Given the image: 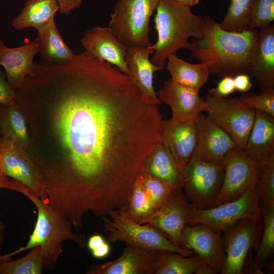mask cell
I'll return each mask as SVG.
<instances>
[{"label": "cell", "mask_w": 274, "mask_h": 274, "mask_svg": "<svg viewBox=\"0 0 274 274\" xmlns=\"http://www.w3.org/2000/svg\"><path fill=\"white\" fill-rule=\"evenodd\" d=\"M254 1L230 0L226 15L219 23L221 27L231 31H241L248 29Z\"/></svg>", "instance_id": "4dcf8cb0"}, {"label": "cell", "mask_w": 274, "mask_h": 274, "mask_svg": "<svg viewBox=\"0 0 274 274\" xmlns=\"http://www.w3.org/2000/svg\"><path fill=\"white\" fill-rule=\"evenodd\" d=\"M160 138L181 168L196 154L198 136L195 122L162 120Z\"/></svg>", "instance_id": "ac0fdd59"}, {"label": "cell", "mask_w": 274, "mask_h": 274, "mask_svg": "<svg viewBox=\"0 0 274 274\" xmlns=\"http://www.w3.org/2000/svg\"><path fill=\"white\" fill-rule=\"evenodd\" d=\"M142 172L167 183L174 189H182L181 168L161 138L147 156Z\"/></svg>", "instance_id": "603a6c76"}, {"label": "cell", "mask_w": 274, "mask_h": 274, "mask_svg": "<svg viewBox=\"0 0 274 274\" xmlns=\"http://www.w3.org/2000/svg\"><path fill=\"white\" fill-rule=\"evenodd\" d=\"M0 189H7L17 191L23 194L28 191L21 183L6 176L2 169L0 155Z\"/></svg>", "instance_id": "ab89813d"}, {"label": "cell", "mask_w": 274, "mask_h": 274, "mask_svg": "<svg viewBox=\"0 0 274 274\" xmlns=\"http://www.w3.org/2000/svg\"><path fill=\"white\" fill-rule=\"evenodd\" d=\"M199 91L170 79L164 82L163 86L156 93L161 101L171 109L172 119L195 122L199 114L207 110V104L200 97Z\"/></svg>", "instance_id": "2e32d148"}, {"label": "cell", "mask_w": 274, "mask_h": 274, "mask_svg": "<svg viewBox=\"0 0 274 274\" xmlns=\"http://www.w3.org/2000/svg\"><path fill=\"white\" fill-rule=\"evenodd\" d=\"M235 90L233 77L226 76L222 78L216 87L210 90L209 94L217 98H226Z\"/></svg>", "instance_id": "f35d334b"}, {"label": "cell", "mask_w": 274, "mask_h": 274, "mask_svg": "<svg viewBox=\"0 0 274 274\" xmlns=\"http://www.w3.org/2000/svg\"><path fill=\"white\" fill-rule=\"evenodd\" d=\"M243 150L249 157L259 162L274 154V117L256 111L254 120Z\"/></svg>", "instance_id": "cb8c5ba5"}, {"label": "cell", "mask_w": 274, "mask_h": 274, "mask_svg": "<svg viewBox=\"0 0 274 274\" xmlns=\"http://www.w3.org/2000/svg\"><path fill=\"white\" fill-rule=\"evenodd\" d=\"M166 63L172 80L198 90L208 82L210 75L205 64L189 63L178 57L176 54L169 55Z\"/></svg>", "instance_id": "83f0119b"}, {"label": "cell", "mask_w": 274, "mask_h": 274, "mask_svg": "<svg viewBox=\"0 0 274 274\" xmlns=\"http://www.w3.org/2000/svg\"><path fill=\"white\" fill-rule=\"evenodd\" d=\"M263 232L260 244L254 257L256 264L262 268L274 251V205L261 210Z\"/></svg>", "instance_id": "d6a6232c"}, {"label": "cell", "mask_w": 274, "mask_h": 274, "mask_svg": "<svg viewBox=\"0 0 274 274\" xmlns=\"http://www.w3.org/2000/svg\"><path fill=\"white\" fill-rule=\"evenodd\" d=\"M15 91L47 202L77 228L87 214L126 210L160 139L158 105L118 67L86 51L63 64L35 62Z\"/></svg>", "instance_id": "6da1fadb"}, {"label": "cell", "mask_w": 274, "mask_h": 274, "mask_svg": "<svg viewBox=\"0 0 274 274\" xmlns=\"http://www.w3.org/2000/svg\"><path fill=\"white\" fill-rule=\"evenodd\" d=\"M224 173L222 161H204L196 154L181 168L182 189L192 207L205 210L217 206Z\"/></svg>", "instance_id": "52a82bcc"}, {"label": "cell", "mask_w": 274, "mask_h": 274, "mask_svg": "<svg viewBox=\"0 0 274 274\" xmlns=\"http://www.w3.org/2000/svg\"><path fill=\"white\" fill-rule=\"evenodd\" d=\"M274 20V0H254L250 13L248 27L264 28Z\"/></svg>", "instance_id": "d590c367"}, {"label": "cell", "mask_w": 274, "mask_h": 274, "mask_svg": "<svg viewBox=\"0 0 274 274\" xmlns=\"http://www.w3.org/2000/svg\"><path fill=\"white\" fill-rule=\"evenodd\" d=\"M125 211L112 210L108 215L109 218L101 217L105 229L109 233V243L124 242L144 249L170 251L186 256L195 255L194 251L174 244L158 229L134 221Z\"/></svg>", "instance_id": "5b68a950"}, {"label": "cell", "mask_w": 274, "mask_h": 274, "mask_svg": "<svg viewBox=\"0 0 274 274\" xmlns=\"http://www.w3.org/2000/svg\"><path fill=\"white\" fill-rule=\"evenodd\" d=\"M161 251L159 266L154 274H192L204 263L198 255L186 256Z\"/></svg>", "instance_id": "f1b7e54d"}, {"label": "cell", "mask_w": 274, "mask_h": 274, "mask_svg": "<svg viewBox=\"0 0 274 274\" xmlns=\"http://www.w3.org/2000/svg\"><path fill=\"white\" fill-rule=\"evenodd\" d=\"M106 241L102 235L100 234H94L90 236L86 242L88 249L91 251L93 250L100 246Z\"/></svg>", "instance_id": "f6af8a7d"}, {"label": "cell", "mask_w": 274, "mask_h": 274, "mask_svg": "<svg viewBox=\"0 0 274 274\" xmlns=\"http://www.w3.org/2000/svg\"><path fill=\"white\" fill-rule=\"evenodd\" d=\"M159 0H118L111 14L109 27L127 47L151 46L150 18Z\"/></svg>", "instance_id": "8992f818"}, {"label": "cell", "mask_w": 274, "mask_h": 274, "mask_svg": "<svg viewBox=\"0 0 274 274\" xmlns=\"http://www.w3.org/2000/svg\"><path fill=\"white\" fill-rule=\"evenodd\" d=\"M139 179L155 212L164 202L174 188L167 183L143 172Z\"/></svg>", "instance_id": "e575fe53"}, {"label": "cell", "mask_w": 274, "mask_h": 274, "mask_svg": "<svg viewBox=\"0 0 274 274\" xmlns=\"http://www.w3.org/2000/svg\"><path fill=\"white\" fill-rule=\"evenodd\" d=\"M154 50L147 47H127L126 61L128 76L139 88L143 97L149 102L159 105V99L153 85L154 74L161 69L151 62L149 58Z\"/></svg>", "instance_id": "ffe728a7"}, {"label": "cell", "mask_w": 274, "mask_h": 274, "mask_svg": "<svg viewBox=\"0 0 274 274\" xmlns=\"http://www.w3.org/2000/svg\"><path fill=\"white\" fill-rule=\"evenodd\" d=\"M195 274H215L217 273L216 270L210 265L202 263L197 269Z\"/></svg>", "instance_id": "bcb514c9"}, {"label": "cell", "mask_w": 274, "mask_h": 274, "mask_svg": "<svg viewBox=\"0 0 274 274\" xmlns=\"http://www.w3.org/2000/svg\"><path fill=\"white\" fill-rule=\"evenodd\" d=\"M59 11L57 0H27L20 14L12 22L18 30L33 27L37 30L55 19Z\"/></svg>", "instance_id": "4316f807"}, {"label": "cell", "mask_w": 274, "mask_h": 274, "mask_svg": "<svg viewBox=\"0 0 274 274\" xmlns=\"http://www.w3.org/2000/svg\"><path fill=\"white\" fill-rule=\"evenodd\" d=\"M222 162L224 173L217 206L236 199L257 186L260 170L261 162L249 157L237 147L230 150Z\"/></svg>", "instance_id": "30bf717a"}, {"label": "cell", "mask_w": 274, "mask_h": 274, "mask_svg": "<svg viewBox=\"0 0 274 274\" xmlns=\"http://www.w3.org/2000/svg\"><path fill=\"white\" fill-rule=\"evenodd\" d=\"M248 73L261 90L274 86V25L261 28L255 57Z\"/></svg>", "instance_id": "7402d4cb"}, {"label": "cell", "mask_w": 274, "mask_h": 274, "mask_svg": "<svg viewBox=\"0 0 274 274\" xmlns=\"http://www.w3.org/2000/svg\"><path fill=\"white\" fill-rule=\"evenodd\" d=\"M54 19L37 29L34 40L38 46L40 63L44 64H63L72 60L75 55L62 38Z\"/></svg>", "instance_id": "d4e9b609"}, {"label": "cell", "mask_w": 274, "mask_h": 274, "mask_svg": "<svg viewBox=\"0 0 274 274\" xmlns=\"http://www.w3.org/2000/svg\"><path fill=\"white\" fill-rule=\"evenodd\" d=\"M233 80L235 90L241 92H248L252 86L250 77L247 74H237L233 77Z\"/></svg>", "instance_id": "60d3db41"}, {"label": "cell", "mask_w": 274, "mask_h": 274, "mask_svg": "<svg viewBox=\"0 0 274 274\" xmlns=\"http://www.w3.org/2000/svg\"><path fill=\"white\" fill-rule=\"evenodd\" d=\"M198 136L196 155L210 162H222L237 147L231 137L207 116L199 114L195 121Z\"/></svg>", "instance_id": "d6986e66"}, {"label": "cell", "mask_w": 274, "mask_h": 274, "mask_svg": "<svg viewBox=\"0 0 274 274\" xmlns=\"http://www.w3.org/2000/svg\"><path fill=\"white\" fill-rule=\"evenodd\" d=\"M38 52V46L34 41L15 48L6 46L0 39V66H3L10 86L16 91L31 73Z\"/></svg>", "instance_id": "44dd1931"}, {"label": "cell", "mask_w": 274, "mask_h": 274, "mask_svg": "<svg viewBox=\"0 0 274 274\" xmlns=\"http://www.w3.org/2000/svg\"><path fill=\"white\" fill-rule=\"evenodd\" d=\"M175 2L188 6L189 7L195 6L198 5L199 3V0H173Z\"/></svg>", "instance_id": "c3c4849f"}, {"label": "cell", "mask_w": 274, "mask_h": 274, "mask_svg": "<svg viewBox=\"0 0 274 274\" xmlns=\"http://www.w3.org/2000/svg\"><path fill=\"white\" fill-rule=\"evenodd\" d=\"M59 11L61 14L68 15L70 12L80 7L82 0H57Z\"/></svg>", "instance_id": "7bdbcfd3"}, {"label": "cell", "mask_w": 274, "mask_h": 274, "mask_svg": "<svg viewBox=\"0 0 274 274\" xmlns=\"http://www.w3.org/2000/svg\"><path fill=\"white\" fill-rule=\"evenodd\" d=\"M156 11L154 28L157 40L150 46L154 51L150 59L162 70L169 55L181 49L190 50L189 39L201 36L203 18L194 14L190 7L173 0H159Z\"/></svg>", "instance_id": "3957f363"}, {"label": "cell", "mask_w": 274, "mask_h": 274, "mask_svg": "<svg viewBox=\"0 0 274 274\" xmlns=\"http://www.w3.org/2000/svg\"><path fill=\"white\" fill-rule=\"evenodd\" d=\"M161 251L125 244L117 259L102 264H92L87 274H154L158 268Z\"/></svg>", "instance_id": "5bb4252c"}, {"label": "cell", "mask_w": 274, "mask_h": 274, "mask_svg": "<svg viewBox=\"0 0 274 274\" xmlns=\"http://www.w3.org/2000/svg\"><path fill=\"white\" fill-rule=\"evenodd\" d=\"M262 221L243 219L225 231L223 243L225 259L221 273H243L246 257L261 234Z\"/></svg>", "instance_id": "7c38bea8"}, {"label": "cell", "mask_w": 274, "mask_h": 274, "mask_svg": "<svg viewBox=\"0 0 274 274\" xmlns=\"http://www.w3.org/2000/svg\"><path fill=\"white\" fill-rule=\"evenodd\" d=\"M204 100L208 117L231 137L237 147L244 150L256 111L239 97L217 98L208 94Z\"/></svg>", "instance_id": "ba28073f"}, {"label": "cell", "mask_w": 274, "mask_h": 274, "mask_svg": "<svg viewBox=\"0 0 274 274\" xmlns=\"http://www.w3.org/2000/svg\"><path fill=\"white\" fill-rule=\"evenodd\" d=\"M24 256L16 260L0 261V274H41L44 259L40 246L33 247Z\"/></svg>", "instance_id": "f546056e"}, {"label": "cell", "mask_w": 274, "mask_h": 274, "mask_svg": "<svg viewBox=\"0 0 274 274\" xmlns=\"http://www.w3.org/2000/svg\"><path fill=\"white\" fill-rule=\"evenodd\" d=\"M182 190L173 189L162 205L144 224L158 229L174 244L184 248L182 231L192 220V207Z\"/></svg>", "instance_id": "4fadbf2b"}, {"label": "cell", "mask_w": 274, "mask_h": 274, "mask_svg": "<svg viewBox=\"0 0 274 274\" xmlns=\"http://www.w3.org/2000/svg\"><path fill=\"white\" fill-rule=\"evenodd\" d=\"M259 32L248 28L231 31L209 16L203 18L202 35L193 38L190 55L205 64L210 74L221 78L247 73L256 54Z\"/></svg>", "instance_id": "7a4b0ae2"}, {"label": "cell", "mask_w": 274, "mask_h": 274, "mask_svg": "<svg viewBox=\"0 0 274 274\" xmlns=\"http://www.w3.org/2000/svg\"><path fill=\"white\" fill-rule=\"evenodd\" d=\"M36 207L38 215L35 228L26 244L15 251L0 256V261L11 259L17 254L40 246L44 259V267L53 269L63 253L62 244L70 241L81 248L86 244L85 234L76 233L73 226L56 209L29 191L24 194Z\"/></svg>", "instance_id": "277c9868"}, {"label": "cell", "mask_w": 274, "mask_h": 274, "mask_svg": "<svg viewBox=\"0 0 274 274\" xmlns=\"http://www.w3.org/2000/svg\"><path fill=\"white\" fill-rule=\"evenodd\" d=\"M110 252V246L106 241L98 247L91 251L92 256L97 259L107 256Z\"/></svg>", "instance_id": "ee69618b"}, {"label": "cell", "mask_w": 274, "mask_h": 274, "mask_svg": "<svg viewBox=\"0 0 274 274\" xmlns=\"http://www.w3.org/2000/svg\"><path fill=\"white\" fill-rule=\"evenodd\" d=\"M0 155L5 175L21 183L30 193L46 201L41 175L27 150L11 140L0 138Z\"/></svg>", "instance_id": "8fae6325"}, {"label": "cell", "mask_w": 274, "mask_h": 274, "mask_svg": "<svg viewBox=\"0 0 274 274\" xmlns=\"http://www.w3.org/2000/svg\"><path fill=\"white\" fill-rule=\"evenodd\" d=\"M125 212L130 219L142 224L155 212L139 178L134 184Z\"/></svg>", "instance_id": "1f68e13d"}, {"label": "cell", "mask_w": 274, "mask_h": 274, "mask_svg": "<svg viewBox=\"0 0 274 274\" xmlns=\"http://www.w3.org/2000/svg\"><path fill=\"white\" fill-rule=\"evenodd\" d=\"M182 239L184 248L193 250L204 263L220 273L225 259L221 232L197 223L184 227Z\"/></svg>", "instance_id": "9a60e30c"}, {"label": "cell", "mask_w": 274, "mask_h": 274, "mask_svg": "<svg viewBox=\"0 0 274 274\" xmlns=\"http://www.w3.org/2000/svg\"><path fill=\"white\" fill-rule=\"evenodd\" d=\"M243 273H264L261 268L259 267L255 263L254 258L252 257L251 250L249 251L244 262Z\"/></svg>", "instance_id": "b9f144b4"}, {"label": "cell", "mask_w": 274, "mask_h": 274, "mask_svg": "<svg viewBox=\"0 0 274 274\" xmlns=\"http://www.w3.org/2000/svg\"><path fill=\"white\" fill-rule=\"evenodd\" d=\"M81 42L85 51L94 57L118 67L127 76V47L120 42L109 27L95 26L86 30Z\"/></svg>", "instance_id": "e0dca14e"}, {"label": "cell", "mask_w": 274, "mask_h": 274, "mask_svg": "<svg viewBox=\"0 0 274 274\" xmlns=\"http://www.w3.org/2000/svg\"><path fill=\"white\" fill-rule=\"evenodd\" d=\"M260 162L257 191L260 206L263 208L274 205V154Z\"/></svg>", "instance_id": "836d02e7"}, {"label": "cell", "mask_w": 274, "mask_h": 274, "mask_svg": "<svg viewBox=\"0 0 274 274\" xmlns=\"http://www.w3.org/2000/svg\"><path fill=\"white\" fill-rule=\"evenodd\" d=\"M1 138L11 140L27 150L30 134L26 118L18 103L0 104Z\"/></svg>", "instance_id": "484cf974"}, {"label": "cell", "mask_w": 274, "mask_h": 274, "mask_svg": "<svg viewBox=\"0 0 274 274\" xmlns=\"http://www.w3.org/2000/svg\"><path fill=\"white\" fill-rule=\"evenodd\" d=\"M192 218L189 225L204 224L218 231H225L239 220H262L257 185L249 189L239 198L205 210L192 208Z\"/></svg>", "instance_id": "9c48e42d"}, {"label": "cell", "mask_w": 274, "mask_h": 274, "mask_svg": "<svg viewBox=\"0 0 274 274\" xmlns=\"http://www.w3.org/2000/svg\"><path fill=\"white\" fill-rule=\"evenodd\" d=\"M6 226L5 224L0 220V253H1L2 246L6 241Z\"/></svg>", "instance_id": "7dc6e473"}, {"label": "cell", "mask_w": 274, "mask_h": 274, "mask_svg": "<svg viewBox=\"0 0 274 274\" xmlns=\"http://www.w3.org/2000/svg\"><path fill=\"white\" fill-rule=\"evenodd\" d=\"M241 100L255 111H261L274 117V88L261 90L257 94H245L239 97Z\"/></svg>", "instance_id": "8d00e7d4"}, {"label": "cell", "mask_w": 274, "mask_h": 274, "mask_svg": "<svg viewBox=\"0 0 274 274\" xmlns=\"http://www.w3.org/2000/svg\"><path fill=\"white\" fill-rule=\"evenodd\" d=\"M16 91L9 84L6 73L0 66V104H13L17 102Z\"/></svg>", "instance_id": "74e56055"}]
</instances>
